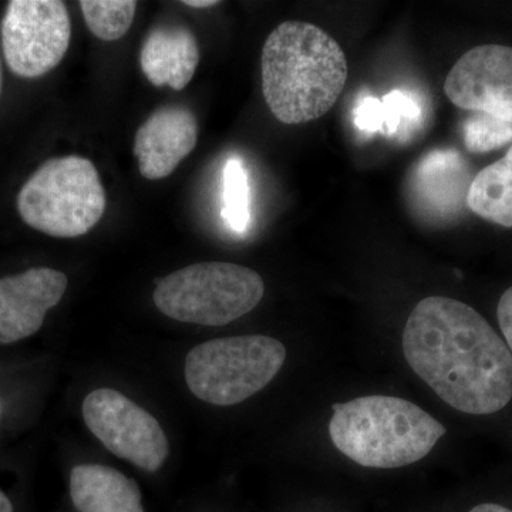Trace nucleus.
Wrapping results in <instances>:
<instances>
[{
	"label": "nucleus",
	"mask_w": 512,
	"mask_h": 512,
	"mask_svg": "<svg viewBox=\"0 0 512 512\" xmlns=\"http://www.w3.org/2000/svg\"><path fill=\"white\" fill-rule=\"evenodd\" d=\"M403 352L413 372L458 412L493 414L512 399V353L467 303L444 296L417 303Z\"/></svg>",
	"instance_id": "obj_1"
},
{
	"label": "nucleus",
	"mask_w": 512,
	"mask_h": 512,
	"mask_svg": "<svg viewBox=\"0 0 512 512\" xmlns=\"http://www.w3.org/2000/svg\"><path fill=\"white\" fill-rule=\"evenodd\" d=\"M262 92L269 110L285 124L318 120L338 101L348 80L339 43L311 23H282L262 49Z\"/></svg>",
	"instance_id": "obj_2"
},
{
	"label": "nucleus",
	"mask_w": 512,
	"mask_h": 512,
	"mask_svg": "<svg viewBox=\"0 0 512 512\" xmlns=\"http://www.w3.org/2000/svg\"><path fill=\"white\" fill-rule=\"evenodd\" d=\"M329 434L359 466L399 468L426 457L446 427L409 400L372 394L333 404Z\"/></svg>",
	"instance_id": "obj_3"
},
{
	"label": "nucleus",
	"mask_w": 512,
	"mask_h": 512,
	"mask_svg": "<svg viewBox=\"0 0 512 512\" xmlns=\"http://www.w3.org/2000/svg\"><path fill=\"white\" fill-rule=\"evenodd\" d=\"M104 210L106 194L99 171L79 156L46 161L18 195L22 220L50 237H82L96 227Z\"/></svg>",
	"instance_id": "obj_4"
},
{
	"label": "nucleus",
	"mask_w": 512,
	"mask_h": 512,
	"mask_svg": "<svg viewBox=\"0 0 512 512\" xmlns=\"http://www.w3.org/2000/svg\"><path fill=\"white\" fill-rule=\"evenodd\" d=\"M264 293V281L254 269L201 262L157 281L154 303L178 322L224 326L254 311Z\"/></svg>",
	"instance_id": "obj_5"
},
{
	"label": "nucleus",
	"mask_w": 512,
	"mask_h": 512,
	"mask_svg": "<svg viewBox=\"0 0 512 512\" xmlns=\"http://www.w3.org/2000/svg\"><path fill=\"white\" fill-rule=\"evenodd\" d=\"M285 359V346L271 336L214 339L190 350L185 380L202 402L234 406L268 386Z\"/></svg>",
	"instance_id": "obj_6"
},
{
	"label": "nucleus",
	"mask_w": 512,
	"mask_h": 512,
	"mask_svg": "<svg viewBox=\"0 0 512 512\" xmlns=\"http://www.w3.org/2000/svg\"><path fill=\"white\" fill-rule=\"evenodd\" d=\"M72 37V23L60 0H12L2 20L6 63L16 76L37 79L59 66Z\"/></svg>",
	"instance_id": "obj_7"
},
{
	"label": "nucleus",
	"mask_w": 512,
	"mask_h": 512,
	"mask_svg": "<svg viewBox=\"0 0 512 512\" xmlns=\"http://www.w3.org/2000/svg\"><path fill=\"white\" fill-rule=\"evenodd\" d=\"M83 417L107 450L141 470L156 473L167 460L170 448L160 423L117 390L87 394Z\"/></svg>",
	"instance_id": "obj_8"
},
{
	"label": "nucleus",
	"mask_w": 512,
	"mask_h": 512,
	"mask_svg": "<svg viewBox=\"0 0 512 512\" xmlns=\"http://www.w3.org/2000/svg\"><path fill=\"white\" fill-rule=\"evenodd\" d=\"M444 92L460 109L512 123V47L468 50L447 74Z\"/></svg>",
	"instance_id": "obj_9"
},
{
	"label": "nucleus",
	"mask_w": 512,
	"mask_h": 512,
	"mask_svg": "<svg viewBox=\"0 0 512 512\" xmlns=\"http://www.w3.org/2000/svg\"><path fill=\"white\" fill-rule=\"evenodd\" d=\"M67 276L52 268H32L0 279V345L35 335L46 313L62 301Z\"/></svg>",
	"instance_id": "obj_10"
},
{
	"label": "nucleus",
	"mask_w": 512,
	"mask_h": 512,
	"mask_svg": "<svg viewBox=\"0 0 512 512\" xmlns=\"http://www.w3.org/2000/svg\"><path fill=\"white\" fill-rule=\"evenodd\" d=\"M198 121L185 107L154 111L134 138V154L140 173L147 180H163L173 174L197 146Z\"/></svg>",
	"instance_id": "obj_11"
},
{
	"label": "nucleus",
	"mask_w": 512,
	"mask_h": 512,
	"mask_svg": "<svg viewBox=\"0 0 512 512\" xmlns=\"http://www.w3.org/2000/svg\"><path fill=\"white\" fill-rule=\"evenodd\" d=\"M471 181L470 168L460 153L436 150L421 158L414 168L410 188L424 214L448 220L467 205Z\"/></svg>",
	"instance_id": "obj_12"
},
{
	"label": "nucleus",
	"mask_w": 512,
	"mask_h": 512,
	"mask_svg": "<svg viewBox=\"0 0 512 512\" xmlns=\"http://www.w3.org/2000/svg\"><path fill=\"white\" fill-rule=\"evenodd\" d=\"M141 69L156 87L185 89L200 63V47L190 29L158 26L148 33L140 55Z\"/></svg>",
	"instance_id": "obj_13"
},
{
	"label": "nucleus",
	"mask_w": 512,
	"mask_h": 512,
	"mask_svg": "<svg viewBox=\"0 0 512 512\" xmlns=\"http://www.w3.org/2000/svg\"><path fill=\"white\" fill-rule=\"evenodd\" d=\"M70 495L77 512H146L136 481L100 464L73 468Z\"/></svg>",
	"instance_id": "obj_14"
},
{
	"label": "nucleus",
	"mask_w": 512,
	"mask_h": 512,
	"mask_svg": "<svg viewBox=\"0 0 512 512\" xmlns=\"http://www.w3.org/2000/svg\"><path fill=\"white\" fill-rule=\"evenodd\" d=\"M467 207L484 220L512 228V147L473 178Z\"/></svg>",
	"instance_id": "obj_15"
},
{
	"label": "nucleus",
	"mask_w": 512,
	"mask_h": 512,
	"mask_svg": "<svg viewBox=\"0 0 512 512\" xmlns=\"http://www.w3.org/2000/svg\"><path fill=\"white\" fill-rule=\"evenodd\" d=\"M421 120L419 100L404 90H392L383 100L373 96H363L353 109V124L365 134H383L394 137L402 127L409 131Z\"/></svg>",
	"instance_id": "obj_16"
},
{
	"label": "nucleus",
	"mask_w": 512,
	"mask_h": 512,
	"mask_svg": "<svg viewBox=\"0 0 512 512\" xmlns=\"http://www.w3.org/2000/svg\"><path fill=\"white\" fill-rule=\"evenodd\" d=\"M87 28L94 36L114 42L126 35L136 16L134 0H82L80 2Z\"/></svg>",
	"instance_id": "obj_17"
},
{
	"label": "nucleus",
	"mask_w": 512,
	"mask_h": 512,
	"mask_svg": "<svg viewBox=\"0 0 512 512\" xmlns=\"http://www.w3.org/2000/svg\"><path fill=\"white\" fill-rule=\"evenodd\" d=\"M222 217L238 234L248 231L251 224L249 177L241 158L231 157L224 168V210Z\"/></svg>",
	"instance_id": "obj_18"
},
{
	"label": "nucleus",
	"mask_w": 512,
	"mask_h": 512,
	"mask_svg": "<svg viewBox=\"0 0 512 512\" xmlns=\"http://www.w3.org/2000/svg\"><path fill=\"white\" fill-rule=\"evenodd\" d=\"M464 143L474 154H484L507 146L512 141V123L476 113L463 126Z\"/></svg>",
	"instance_id": "obj_19"
},
{
	"label": "nucleus",
	"mask_w": 512,
	"mask_h": 512,
	"mask_svg": "<svg viewBox=\"0 0 512 512\" xmlns=\"http://www.w3.org/2000/svg\"><path fill=\"white\" fill-rule=\"evenodd\" d=\"M498 323L503 330L505 340H507L508 349L512 353V286L501 296L497 309Z\"/></svg>",
	"instance_id": "obj_20"
},
{
	"label": "nucleus",
	"mask_w": 512,
	"mask_h": 512,
	"mask_svg": "<svg viewBox=\"0 0 512 512\" xmlns=\"http://www.w3.org/2000/svg\"><path fill=\"white\" fill-rule=\"evenodd\" d=\"M183 3L185 6H190V8L205 9L217 6L220 2H217V0H184Z\"/></svg>",
	"instance_id": "obj_21"
},
{
	"label": "nucleus",
	"mask_w": 512,
	"mask_h": 512,
	"mask_svg": "<svg viewBox=\"0 0 512 512\" xmlns=\"http://www.w3.org/2000/svg\"><path fill=\"white\" fill-rule=\"evenodd\" d=\"M470 512H512L508 510V508L503 507V505L498 504H481L474 507Z\"/></svg>",
	"instance_id": "obj_22"
},
{
	"label": "nucleus",
	"mask_w": 512,
	"mask_h": 512,
	"mask_svg": "<svg viewBox=\"0 0 512 512\" xmlns=\"http://www.w3.org/2000/svg\"><path fill=\"white\" fill-rule=\"evenodd\" d=\"M0 512H13V505L3 491H0Z\"/></svg>",
	"instance_id": "obj_23"
},
{
	"label": "nucleus",
	"mask_w": 512,
	"mask_h": 512,
	"mask_svg": "<svg viewBox=\"0 0 512 512\" xmlns=\"http://www.w3.org/2000/svg\"><path fill=\"white\" fill-rule=\"evenodd\" d=\"M0 90H2V64H0Z\"/></svg>",
	"instance_id": "obj_24"
}]
</instances>
